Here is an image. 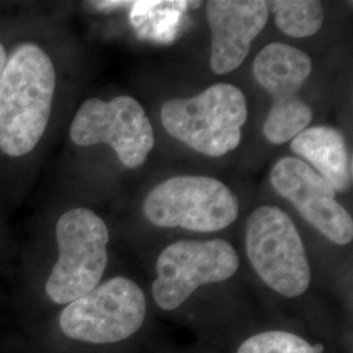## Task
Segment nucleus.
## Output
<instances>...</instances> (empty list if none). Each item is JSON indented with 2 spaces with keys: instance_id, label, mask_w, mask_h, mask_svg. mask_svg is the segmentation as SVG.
Wrapping results in <instances>:
<instances>
[{
  "instance_id": "obj_1",
  "label": "nucleus",
  "mask_w": 353,
  "mask_h": 353,
  "mask_svg": "<svg viewBox=\"0 0 353 353\" xmlns=\"http://www.w3.org/2000/svg\"><path fill=\"white\" fill-rule=\"evenodd\" d=\"M55 70L34 43H23L7 57L0 74V151L20 157L33 151L50 119Z\"/></svg>"
},
{
  "instance_id": "obj_2",
  "label": "nucleus",
  "mask_w": 353,
  "mask_h": 353,
  "mask_svg": "<svg viewBox=\"0 0 353 353\" xmlns=\"http://www.w3.org/2000/svg\"><path fill=\"white\" fill-rule=\"evenodd\" d=\"M246 119L245 94L225 83L211 85L190 99L169 100L161 108L166 132L210 157L224 156L240 145Z\"/></svg>"
},
{
  "instance_id": "obj_3",
  "label": "nucleus",
  "mask_w": 353,
  "mask_h": 353,
  "mask_svg": "<svg viewBox=\"0 0 353 353\" xmlns=\"http://www.w3.org/2000/svg\"><path fill=\"white\" fill-rule=\"evenodd\" d=\"M55 236L59 258L45 290L52 303L64 305L100 284L108 265L109 229L99 214L80 207L59 217Z\"/></svg>"
},
{
  "instance_id": "obj_4",
  "label": "nucleus",
  "mask_w": 353,
  "mask_h": 353,
  "mask_svg": "<svg viewBox=\"0 0 353 353\" xmlns=\"http://www.w3.org/2000/svg\"><path fill=\"white\" fill-rule=\"evenodd\" d=\"M246 252L256 275L279 294L294 299L310 285V265L303 239L288 214L262 205L246 223Z\"/></svg>"
},
{
  "instance_id": "obj_5",
  "label": "nucleus",
  "mask_w": 353,
  "mask_h": 353,
  "mask_svg": "<svg viewBox=\"0 0 353 353\" xmlns=\"http://www.w3.org/2000/svg\"><path fill=\"white\" fill-rule=\"evenodd\" d=\"M143 210L156 227L211 233L232 225L240 205L233 191L216 178L176 176L152 190Z\"/></svg>"
},
{
  "instance_id": "obj_6",
  "label": "nucleus",
  "mask_w": 353,
  "mask_h": 353,
  "mask_svg": "<svg viewBox=\"0 0 353 353\" xmlns=\"http://www.w3.org/2000/svg\"><path fill=\"white\" fill-rule=\"evenodd\" d=\"M145 313L143 290L131 279L117 276L68 303L59 316V326L70 339L112 344L137 334Z\"/></svg>"
},
{
  "instance_id": "obj_7",
  "label": "nucleus",
  "mask_w": 353,
  "mask_h": 353,
  "mask_svg": "<svg viewBox=\"0 0 353 353\" xmlns=\"http://www.w3.org/2000/svg\"><path fill=\"white\" fill-rule=\"evenodd\" d=\"M312 68L306 52L280 42L267 45L254 59V77L272 97L263 123V135L270 143L290 141L313 121V109L299 96Z\"/></svg>"
},
{
  "instance_id": "obj_8",
  "label": "nucleus",
  "mask_w": 353,
  "mask_h": 353,
  "mask_svg": "<svg viewBox=\"0 0 353 353\" xmlns=\"http://www.w3.org/2000/svg\"><path fill=\"white\" fill-rule=\"evenodd\" d=\"M239 267L240 258L227 241H176L157 258L153 299L161 309L174 310L199 287L225 281Z\"/></svg>"
},
{
  "instance_id": "obj_9",
  "label": "nucleus",
  "mask_w": 353,
  "mask_h": 353,
  "mask_svg": "<svg viewBox=\"0 0 353 353\" xmlns=\"http://www.w3.org/2000/svg\"><path fill=\"white\" fill-rule=\"evenodd\" d=\"M70 137L80 147L108 144L131 169L144 164L154 145L151 121L140 102L130 96L108 102L87 100L76 113Z\"/></svg>"
},
{
  "instance_id": "obj_10",
  "label": "nucleus",
  "mask_w": 353,
  "mask_h": 353,
  "mask_svg": "<svg viewBox=\"0 0 353 353\" xmlns=\"http://www.w3.org/2000/svg\"><path fill=\"white\" fill-rule=\"evenodd\" d=\"M270 181L279 195L322 236L336 245L352 242V216L336 201L332 186L306 163L284 157L272 168Z\"/></svg>"
},
{
  "instance_id": "obj_11",
  "label": "nucleus",
  "mask_w": 353,
  "mask_h": 353,
  "mask_svg": "<svg viewBox=\"0 0 353 353\" xmlns=\"http://www.w3.org/2000/svg\"><path fill=\"white\" fill-rule=\"evenodd\" d=\"M205 13L211 30L210 64L214 74L225 75L243 63L270 12L263 0H212Z\"/></svg>"
},
{
  "instance_id": "obj_12",
  "label": "nucleus",
  "mask_w": 353,
  "mask_h": 353,
  "mask_svg": "<svg viewBox=\"0 0 353 353\" xmlns=\"http://www.w3.org/2000/svg\"><path fill=\"white\" fill-rule=\"evenodd\" d=\"M290 148L314 166L335 192L352 186V160L341 131L330 126L305 128L290 141Z\"/></svg>"
},
{
  "instance_id": "obj_13",
  "label": "nucleus",
  "mask_w": 353,
  "mask_h": 353,
  "mask_svg": "<svg viewBox=\"0 0 353 353\" xmlns=\"http://www.w3.org/2000/svg\"><path fill=\"white\" fill-rule=\"evenodd\" d=\"M265 4L268 12L275 14L279 29L290 37H310L325 20L322 3L316 0H275Z\"/></svg>"
},
{
  "instance_id": "obj_14",
  "label": "nucleus",
  "mask_w": 353,
  "mask_h": 353,
  "mask_svg": "<svg viewBox=\"0 0 353 353\" xmlns=\"http://www.w3.org/2000/svg\"><path fill=\"white\" fill-rule=\"evenodd\" d=\"M237 353H316L312 344L288 331H265L243 341Z\"/></svg>"
},
{
  "instance_id": "obj_15",
  "label": "nucleus",
  "mask_w": 353,
  "mask_h": 353,
  "mask_svg": "<svg viewBox=\"0 0 353 353\" xmlns=\"http://www.w3.org/2000/svg\"><path fill=\"white\" fill-rule=\"evenodd\" d=\"M6 61H7V52H6V49L3 48V45L0 43V74H1L3 68H4Z\"/></svg>"
},
{
  "instance_id": "obj_16",
  "label": "nucleus",
  "mask_w": 353,
  "mask_h": 353,
  "mask_svg": "<svg viewBox=\"0 0 353 353\" xmlns=\"http://www.w3.org/2000/svg\"><path fill=\"white\" fill-rule=\"evenodd\" d=\"M313 348H314V351H316V353L325 352V345H323V344H321V343L314 344V345H313Z\"/></svg>"
}]
</instances>
